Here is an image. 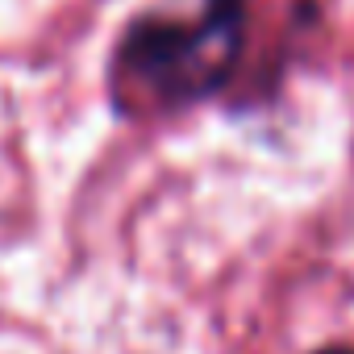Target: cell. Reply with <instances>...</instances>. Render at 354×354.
<instances>
[{
    "instance_id": "obj_1",
    "label": "cell",
    "mask_w": 354,
    "mask_h": 354,
    "mask_svg": "<svg viewBox=\"0 0 354 354\" xmlns=\"http://www.w3.org/2000/svg\"><path fill=\"white\" fill-rule=\"evenodd\" d=\"M246 38V0H196L150 13L121 38V80L154 104H192L225 88Z\"/></svg>"
},
{
    "instance_id": "obj_2",
    "label": "cell",
    "mask_w": 354,
    "mask_h": 354,
    "mask_svg": "<svg viewBox=\"0 0 354 354\" xmlns=\"http://www.w3.org/2000/svg\"><path fill=\"white\" fill-rule=\"evenodd\" d=\"M321 354H354V350H346V346H329V350H321Z\"/></svg>"
}]
</instances>
